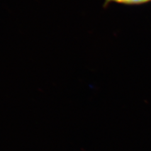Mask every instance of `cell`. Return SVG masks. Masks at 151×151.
Instances as JSON below:
<instances>
[{
  "instance_id": "cell-1",
  "label": "cell",
  "mask_w": 151,
  "mask_h": 151,
  "mask_svg": "<svg viewBox=\"0 0 151 151\" xmlns=\"http://www.w3.org/2000/svg\"><path fill=\"white\" fill-rule=\"evenodd\" d=\"M151 1V0H105V5H108L111 3H121L128 5H136V4H141Z\"/></svg>"
}]
</instances>
